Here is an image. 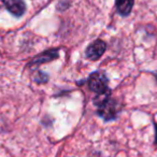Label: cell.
<instances>
[{
    "instance_id": "cell-1",
    "label": "cell",
    "mask_w": 157,
    "mask_h": 157,
    "mask_svg": "<svg viewBox=\"0 0 157 157\" xmlns=\"http://www.w3.org/2000/svg\"><path fill=\"white\" fill-rule=\"evenodd\" d=\"M109 80H108L105 73L102 71H96L92 73L88 78V86L93 92H96L97 94H102L109 90L108 88Z\"/></svg>"
},
{
    "instance_id": "cell-2",
    "label": "cell",
    "mask_w": 157,
    "mask_h": 157,
    "mask_svg": "<svg viewBox=\"0 0 157 157\" xmlns=\"http://www.w3.org/2000/svg\"><path fill=\"white\" fill-rule=\"evenodd\" d=\"M105 48H107V45L102 40H96L87 46L85 52L86 57L90 60H97L102 56V54L105 51Z\"/></svg>"
},
{
    "instance_id": "cell-3",
    "label": "cell",
    "mask_w": 157,
    "mask_h": 157,
    "mask_svg": "<svg viewBox=\"0 0 157 157\" xmlns=\"http://www.w3.org/2000/svg\"><path fill=\"white\" fill-rule=\"evenodd\" d=\"M5 5L8 11L14 16H22L26 11V5L23 0H7Z\"/></svg>"
},
{
    "instance_id": "cell-4",
    "label": "cell",
    "mask_w": 157,
    "mask_h": 157,
    "mask_svg": "<svg viewBox=\"0 0 157 157\" xmlns=\"http://www.w3.org/2000/svg\"><path fill=\"white\" fill-rule=\"evenodd\" d=\"M135 0H116V8L121 15L127 16L131 12Z\"/></svg>"
},
{
    "instance_id": "cell-5",
    "label": "cell",
    "mask_w": 157,
    "mask_h": 157,
    "mask_svg": "<svg viewBox=\"0 0 157 157\" xmlns=\"http://www.w3.org/2000/svg\"><path fill=\"white\" fill-rule=\"evenodd\" d=\"M57 57H58V52L56 50L48 51V52L43 53L40 56H38L37 58H35L31 63H33V65H41V63H48V61L53 60V59L57 58Z\"/></svg>"
},
{
    "instance_id": "cell-6",
    "label": "cell",
    "mask_w": 157,
    "mask_h": 157,
    "mask_svg": "<svg viewBox=\"0 0 157 157\" xmlns=\"http://www.w3.org/2000/svg\"><path fill=\"white\" fill-rule=\"evenodd\" d=\"M155 143L157 144V124H155Z\"/></svg>"
}]
</instances>
